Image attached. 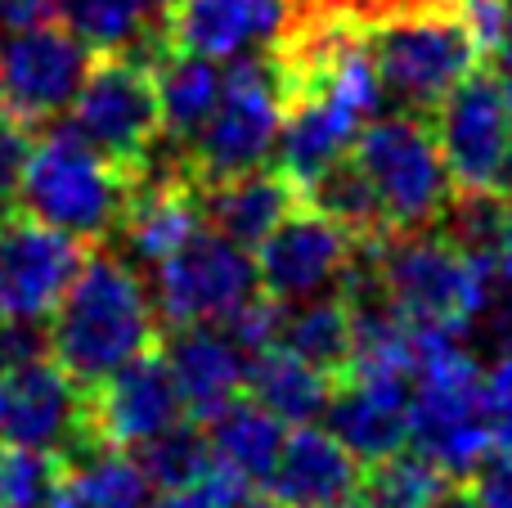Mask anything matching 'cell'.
<instances>
[{
	"mask_svg": "<svg viewBox=\"0 0 512 508\" xmlns=\"http://www.w3.org/2000/svg\"><path fill=\"white\" fill-rule=\"evenodd\" d=\"M140 459L144 477L153 482V491H185L212 468V446H207V428L198 419H176L171 428H162L158 437H149L144 446L131 450Z\"/></svg>",
	"mask_w": 512,
	"mask_h": 508,
	"instance_id": "28",
	"label": "cell"
},
{
	"mask_svg": "<svg viewBox=\"0 0 512 508\" xmlns=\"http://www.w3.org/2000/svg\"><path fill=\"white\" fill-rule=\"evenodd\" d=\"M90 59L95 54L54 18L0 36V113L27 131L54 126L68 113Z\"/></svg>",
	"mask_w": 512,
	"mask_h": 508,
	"instance_id": "12",
	"label": "cell"
},
{
	"mask_svg": "<svg viewBox=\"0 0 512 508\" xmlns=\"http://www.w3.org/2000/svg\"><path fill=\"white\" fill-rule=\"evenodd\" d=\"M63 495L72 508H149L153 482L131 450L90 441L63 459Z\"/></svg>",
	"mask_w": 512,
	"mask_h": 508,
	"instance_id": "24",
	"label": "cell"
},
{
	"mask_svg": "<svg viewBox=\"0 0 512 508\" xmlns=\"http://www.w3.org/2000/svg\"><path fill=\"white\" fill-rule=\"evenodd\" d=\"M27 126H18L9 113H0V203H14V185H18V171H23L27 158Z\"/></svg>",
	"mask_w": 512,
	"mask_h": 508,
	"instance_id": "31",
	"label": "cell"
},
{
	"mask_svg": "<svg viewBox=\"0 0 512 508\" xmlns=\"http://www.w3.org/2000/svg\"><path fill=\"white\" fill-rule=\"evenodd\" d=\"M256 293L252 252L221 239L216 230H194L171 257L153 266V311L162 329L180 324H221Z\"/></svg>",
	"mask_w": 512,
	"mask_h": 508,
	"instance_id": "9",
	"label": "cell"
},
{
	"mask_svg": "<svg viewBox=\"0 0 512 508\" xmlns=\"http://www.w3.org/2000/svg\"><path fill=\"white\" fill-rule=\"evenodd\" d=\"M481 315H486L490 342H495L499 351H512V284H490Z\"/></svg>",
	"mask_w": 512,
	"mask_h": 508,
	"instance_id": "32",
	"label": "cell"
},
{
	"mask_svg": "<svg viewBox=\"0 0 512 508\" xmlns=\"http://www.w3.org/2000/svg\"><path fill=\"white\" fill-rule=\"evenodd\" d=\"M364 50L378 68L382 95L414 113H432L463 77L486 63L459 0H436L378 18L364 27Z\"/></svg>",
	"mask_w": 512,
	"mask_h": 508,
	"instance_id": "4",
	"label": "cell"
},
{
	"mask_svg": "<svg viewBox=\"0 0 512 508\" xmlns=\"http://www.w3.org/2000/svg\"><path fill=\"white\" fill-rule=\"evenodd\" d=\"M328 508H364L360 500H355V495H351V500H337V504H328Z\"/></svg>",
	"mask_w": 512,
	"mask_h": 508,
	"instance_id": "37",
	"label": "cell"
},
{
	"mask_svg": "<svg viewBox=\"0 0 512 508\" xmlns=\"http://www.w3.org/2000/svg\"><path fill=\"white\" fill-rule=\"evenodd\" d=\"M203 428H207V446H212L216 464L234 468V473L252 486H265V477L274 473L283 432H288L270 410H261V405L243 392L234 396V401H225Z\"/></svg>",
	"mask_w": 512,
	"mask_h": 508,
	"instance_id": "23",
	"label": "cell"
},
{
	"mask_svg": "<svg viewBox=\"0 0 512 508\" xmlns=\"http://www.w3.org/2000/svg\"><path fill=\"white\" fill-rule=\"evenodd\" d=\"M63 482V459L45 450L0 446V508H50Z\"/></svg>",
	"mask_w": 512,
	"mask_h": 508,
	"instance_id": "29",
	"label": "cell"
},
{
	"mask_svg": "<svg viewBox=\"0 0 512 508\" xmlns=\"http://www.w3.org/2000/svg\"><path fill=\"white\" fill-rule=\"evenodd\" d=\"M360 468L364 464L328 428L297 423L292 432H283L265 491L283 508H328L337 500H351L355 486H360Z\"/></svg>",
	"mask_w": 512,
	"mask_h": 508,
	"instance_id": "18",
	"label": "cell"
},
{
	"mask_svg": "<svg viewBox=\"0 0 512 508\" xmlns=\"http://www.w3.org/2000/svg\"><path fill=\"white\" fill-rule=\"evenodd\" d=\"M436 149L454 189H508L512 194V135L499 95V72L481 63L427 113Z\"/></svg>",
	"mask_w": 512,
	"mask_h": 508,
	"instance_id": "11",
	"label": "cell"
},
{
	"mask_svg": "<svg viewBox=\"0 0 512 508\" xmlns=\"http://www.w3.org/2000/svg\"><path fill=\"white\" fill-rule=\"evenodd\" d=\"M328 387H333V378L310 369L306 360H297L283 347L252 351L243 360V396H252L261 410H270L283 428L315 423L328 405Z\"/></svg>",
	"mask_w": 512,
	"mask_h": 508,
	"instance_id": "22",
	"label": "cell"
},
{
	"mask_svg": "<svg viewBox=\"0 0 512 508\" xmlns=\"http://www.w3.org/2000/svg\"><path fill=\"white\" fill-rule=\"evenodd\" d=\"M90 441L86 387L72 383L50 351L0 369V446L68 459Z\"/></svg>",
	"mask_w": 512,
	"mask_h": 508,
	"instance_id": "10",
	"label": "cell"
},
{
	"mask_svg": "<svg viewBox=\"0 0 512 508\" xmlns=\"http://www.w3.org/2000/svg\"><path fill=\"white\" fill-rule=\"evenodd\" d=\"M41 18H54V0H0V36L32 27Z\"/></svg>",
	"mask_w": 512,
	"mask_h": 508,
	"instance_id": "33",
	"label": "cell"
},
{
	"mask_svg": "<svg viewBox=\"0 0 512 508\" xmlns=\"http://www.w3.org/2000/svg\"><path fill=\"white\" fill-rule=\"evenodd\" d=\"M297 198L301 194L279 167H252L203 185V225L252 252Z\"/></svg>",
	"mask_w": 512,
	"mask_h": 508,
	"instance_id": "20",
	"label": "cell"
},
{
	"mask_svg": "<svg viewBox=\"0 0 512 508\" xmlns=\"http://www.w3.org/2000/svg\"><path fill=\"white\" fill-rule=\"evenodd\" d=\"M499 72V95H504V117H508V135H512V68H495Z\"/></svg>",
	"mask_w": 512,
	"mask_h": 508,
	"instance_id": "35",
	"label": "cell"
},
{
	"mask_svg": "<svg viewBox=\"0 0 512 508\" xmlns=\"http://www.w3.org/2000/svg\"><path fill=\"white\" fill-rule=\"evenodd\" d=\"M319 419L360 464L396 455L409 446V378L346 365L342 374H333Z\"/></svg>",
	"mask_w": 512,
	"mask_h": 508,
	"instance_id": "17",
	"label": "cell"
},
{
	"mask_svg": "<svg viewBox=\"0 0 512 508\" xmlns=\"http://www.w3.org/2000/svg\"><path fill=\"white\" fill-rule=\"evenodd\" d=\"M158 342L162 324L140 270L104 248L81 257L72 284L45 315V351L86 392Z\"/></svg>",
	"mask_w": 512,
	"mask_h": 508,
	"instance_id": "1",
	"label": "cell"
},
{
	"mask_svg": "<svg viewBox=\"0 0 512 508\" xmlns=\"http://www.w3.org/2000/svg\"><path fill=\"white\" fill-rule=\"evenodd\" d=\"M86 243L9 203L0 212V315L5 320H45L63 288L72 284Z\"/></svg>",
	"mask_w": 512,
	"mask_h": 508,
	"instance_id": "14",
	"label": "cell"
},
{
	"mask_svg": "<svg viewBox=\"0 0 512 508\" xmlns=\"http://www.w3.org/2000/svg\"><path fill=\"white\" fill-rule=\"evenodd\" d=\"M54 23H63L90 54H149L162 41L153 0H54Z\"/></svg>",
	"mask_w": 512,
	"mask_h": 508,
	"instance_id": "25",
	"label": "cell"
},
{
	"mask_svg": "<svg viewBox=\"0 0 512 508\" xmlns=\"http://www.w3.org/2000/svg\"><path fill=\"white\" fill-rule=\"evenodd\" d=\"M409 446L432 459L450 482L468 477L495 450L481 401V365L468 347H459V333L414 329Z\"/></svg>",
	"mask_w": 512,
	"mask_h": 508,
	"instance_id": "2",
	"label": "cell"
},
{
	"mask_svg": "<svg viewBox=\"0 0 512 508\" xmlns=\"http://www.w3.org/2000/svg\"><path fill=\"white\" fill-rule=\"evenodd\" d=\"M288 0H171L158 14L162 45L230 63L279 41Z\"/></svg>",
	"mask_w": 512,
	"mask_h": 508,
	"instance_id": "16",
	"label": "cell"
},
{
	"mask_svg": "<svg viewBox=\"0 0 512 508\" xmlns=\"http://www.w3.org/2000/svg\"><path fill=\"white\" fill-rule=\"evenodd\" d=\"M126 194H131L126 171H117L104 153L90 149L72 126H54L50 135L27 144L14 207L95 248L117 234Z\"/></svg>",
	"mask_w": 512,
	"mask_h": 508,
	"instance_id": "3",
	"label": "cell"
},
{
	"mask_svg": "<svg viewBox=\"0 0 512 508\" xmlns=\"http://www.w3.org/2000/svg\"><path fill=\"white\" fill-rule=\"evenodd\" d=\"M274 347L292 351L297 360H306L319 374H342L351 360V311H346L342 293H319L306 302L283 306L279 320V342Z\"/></svg>",
	"mask_w": 512,
	"mask_h": 508,
	"instance_id": "26",
	"label": "cell"
},
{
	"mask_svg": "<svg viewBox=\"0 0 512 508\" xmlns=\"http://www.w3.org/2000/svg\"><path fill=\"white\" fill-rule=\"evenodd\" d=\"M153 63V86H158V117H162V135L171 144L185 149L198 135V126L212 117L216 99H221V63L203 59L189 50H171V45H153L149 50Z\"/></svg>",
	"mask_w": 512,
	"mask_h": 508,
	"instance_id": "21",
	"label": "cell"
},
{
	"mask_svg": "<svg viewBox=\"0 0 512 508\" xmlns=\"http://www.w3.org/2000/svg\"><path fill=\"white\" fill-rule=\"evenodd\" d=\"M234 508H283L279 500H274V495L270 491H265V495H256V491H248V495H243V500L239 504H234Z\"/></svg>",
	"mask_w": 512,
	"mask_h": 508,
	"instance_id": "36",
	"label": "cell"
},
{
	"mask_svg": "<svg viewBox=\"0 0 512 508\" xmlns=\"http://www.w3.org/2000/svg\"><path fill=\"white\" fill-rule=\"evenodd\" d=\"M445 486H450V477L414 446H405L360 468L355 500L364 508H432L445 495Z\"/></svg>",
	"mask_w": 512,
	"mask_h": 508,
	"instance_id": "27",
	"label": "cell"
},
{
	"mask_svg": "<svg viewBox=\"0 0 512 508\" xmlns=\"http://www.w3.org/2000/svg\"><path fill=\"white\" fill-rule=\"evenodd\" d=\"M373 266L391 306L414 329L463 333L481 315L490 275L441 230H405L373 243Z\"/></svg>",
	"mask_w": 512,
	"mask_h": 508,
	"instance_id": "5",
	"label": "cell"
},
{
	"mask_svg": "<svg viewBox=\"0 0 512 508\" xmlns=\"http://www.w3.org/2000/svg\"><path fill=\"white\" fill-rule=\"evenodd\" d=\"M86 405L90 437L113 450H135L149 437H158L162 428H171L176 419H185L176 378H171L167 356H162V342L140 351L135 360H126L122 369H113L104 383L90 387Z\"/></svg>",
	"mask_w": 512,
	"mask_h": 508,
	"instance_id": "15",
	"label": "cell"
},
{
	"mask_svg": "<svg viewBox=\"0 0 512 508\" xmlns=\"http://www.w3.org/2000/svg\"><path fill=\"white\" fill-rule=\"evenodd\" d=\"M72 131L104 153L117 171L135 176L153 153L167 144L158 117V86H153V63L140 50L95 54L81 77L77 95L68 104Z\"/></svg>",
	"mask_w": 512,
	"mask_h": 508,
	"instance_id": "7",
	"label": "cell"
},
{
	"mask_svg": "<svg viewBox=\"0 0 512 508\" xmlns=\"http://www.w3.org/2000/svg\"><path fill=\"white\" fill-rule=\"evenodd\" d=\"M351 162L369 180L391 234L432 230L454 194V180L436 149L427 113H378L360 126L351 144Z\"/></svg>",
	"mask_w": 512,
	"mask_h": 508,
	"instance_id": "6",
	"label": "cell"
},
{
	"mask_svg": "<svg viewBox=\"0 0 512 508\" xmlns=\"http://www.w3.org/2000/svg\"><path fill=\"white\" fill-rule=\"evenodd\" d=\"M279 122H283V99L265 50L230 59L212 117L185 144V162L194 171V180L212 185V180L265 167L274 153V140H279Z\"/></svg>",
	"mask_w": 512,
	"mask_h": 508,
	"instance_id": "8",
	"label": "cell"
},
{
	"mask_svg": "<svg viewBox=\"0 0 512 508\" xmlns=\"http://www.w3.org/2000/svg\"><path fill=\"white\" fill-rule=\"evenodd\" d=\"M490 68H512V0H504L499 36H495V50H490Z\"/></svg>",
	"mask_w": 512,
	"mask_h": 508,
	"instance_id": "34",
	"label": "cell"
},
{
	"mask_svg": "<svg viewBox=\"0 0 512 508\" xmlns=\"http://www.w3.org/2000/svg\"><path fill=\"white\" fill-rule=\"evenodd\" d=\"M481 401H486V419H490V446L512 459V351H504L481 374Z\"/></svg>",
	"mask_w": 512,
	"mask_h": 508,
	"instance_id": "30",
	"label": "cell"
},
{
	"mask_svg": "<svg viewBox=\"0 0 512 508\" xmlns=\"http://www.w3.org/2000/svg\"><path fill=\"white\" fill-rule=\"evenodd\" d=\"M360 243L324 216L315 203L297 198L288 212L279 216L270 234L252 248V270H256V288L274 302L292 306L306 297L333 293L342 284L346 266H351Z\"/></svg>",
	"mask_w": 512,
	"mask_h": 508,
	"instance_id": "13",
	"label": "cell"
},
{
	"mask_svg": "<svg viewBox=\"0 0 512 508\" xmlns=\"http://www.w3.org/2000/svg\"><path fill=\"white\" fill-rule=\"evenodd\" d=\"M162 356H167V369L176 378L185 419L207 423L225 401H234L243 392V360L248 356L216 324H180V329H167Z\"/></svg>",
	"mask_w": 512,
	"mask_h": 508,
	"instance_id": "19",
	"label": "cell"
}]
</instances>
